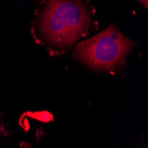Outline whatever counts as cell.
I'll list each match as a JSON object with an SVG mask.
<instances>
[{
	"mask_svg": "<svg viewBox=\"0 0 148 148\" xmlns=\"http://www.w3.org/2000/svg\"><path fill=\"white\" fill-rule=\"evenodd\" d=\"M4 127H3V125L1 124V123H0V134L1 133H4Z\"/></svg>",
	"mask_w": 148,
	"mask_h": 148,
	"instance_id": "4",
	"label": "cell"
},
{
	"mask_svg": "<svg viewBox=\"0 0 148 148\" xmlns=\"http://www.w3.org/2000/svg\"><path fill=\"white\" fill-rule=\"evenodd\" d=\"M93 22L90 8L82 0H49L38 19L45 39L60 47L70 46L83 37Z\"/></svg>",
	"mask_w": 148,
	"mask_h": 148,
	"instance_id": "1",
	"label": "cell"
},
{
	"mask_svg": "<svg viewBox=\"0 0 148 148\" xmlns=\"http://www.w3.org/2000/svg\"><path fill=\"white\" fill-rule=\"evenodd\" d=\"M134 45L132 40L112 24L99 34L78 44L74 57L91 69L110 70L123 63Z\"/></svg>",
	"mask_w": 148,
	"mask_h": 148,
	"instance_id": "2",
	"label": "cell"
},
{
	"mask_svg": "<svg viewBox=\"0 0 148 148\" xmlns=\"http://www.w3.org/2000/svg\"><path fill=\"white\" fill-rule=\"evenodd\" d=\"M138 1L140 2L145 6V9H147V7H148V0H138Z\"/></svg>",
	"mask_w": 148,
	"mask_h": 148,
	"instance_id": "3",
	"label": "cell"
}]
</instances>
